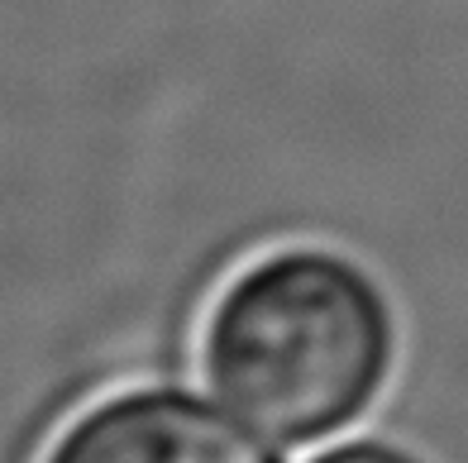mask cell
I'll return each instance as SVG.
<instances>
[{
    "instance_id": "obj_3",
    "label": "cell",
    "mask_w": 468,
    "mask_h": 463,
    "mask_svg": "<svg viewBox=\"0 0 468 463\" xmlns=\"http://www.w3.org/2000/svg\"><path fill=\"white\" fill-rule=\"evenodd\" d=\"M315 463H425V458L388 445V439H354V445H339V449L321 454Z\"/></svg>"
},
{
    "instance_id": "obj_1",
    "label": "cell",
    "mask_w": 468,
    "mask_h": 463,
    "mask_svg": "<svg viewBox=\"0 0 468 463\" xmlns=\"http://www.w3.org/2000/svg\"><path fill=\"white\" fill-rule=\"evenodd\" d=\"M397 325L382 287L330 248H272L206 315L201 363L220 402L282 445L349 430L388 387Z\"/></svg>"
},
{
    "instance_id": "obj_2",
    "label": "cell",
    "mask_w": 468,
    "mask_h": 463,
    "mask_svg": "<svg viewBox=\"0 0 468 463\" xmlns=\"http://www.w3.org/2000/svg\"><path fill=\"white\" fill-rule=\"evenodd\" d=\"M48 463H278L263 430L191 392H124L77 416Z\"/></svg>"
}]
</instances>
